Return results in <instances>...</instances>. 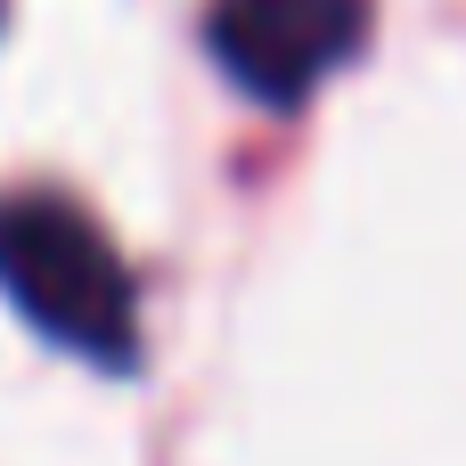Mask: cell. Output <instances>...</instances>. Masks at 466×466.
Listing matches in <instances>:
<instances>
[{"instance_id":"cell-1","label":"cell","mask_w":466,"mask_h":466,"mask_svg":"<svg viewBox=\"0 0 466 466\" xmlns=\"http://www.w3.org/2000/svg\"><path fill=\"white\" fill-rule=\"evenodd\" d=\"M0 295L90 369L139 360V287L115 254V238L57 188H8L0 197Z\"/></svg>"},{"instance_id":"cell-2","label":"cell","mask_w":466,"mask_h":466,"mask_svg":"<svg viewBox=\"0 0 466 466\" xmlns=\"http://www.w3.org/2000/svg\"><path fill=\"white\" fill-rule=\"evenodd\" d=\"M205 41L262 106H303L369 41V0H213Z\"/></svg>"},{"instance_id":"cell-3","label":"cell","mask_w":466,"mask_h":466,"mask_svg":"<svg viewBox=\"0 0 466 466\" xmlns=\"http://www.w3.org/2000/svg\"><path fill=\"white\" fill-rule=\"evenodd\" d=\"M0 16H8V0H0Z\"/></svg>"}]
</instances>
